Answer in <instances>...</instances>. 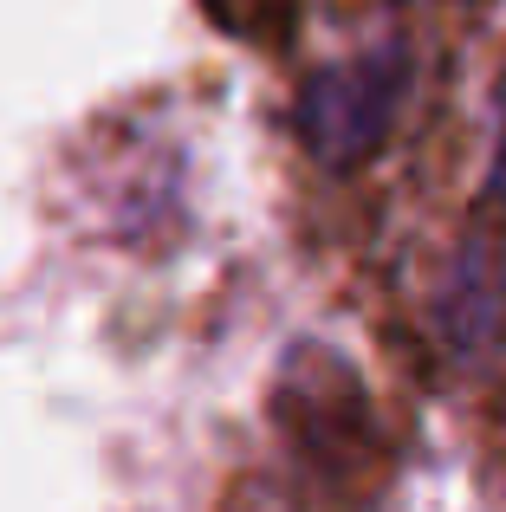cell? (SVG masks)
<instances>
[{
	"instance_id": "cell-1",
	"label": "cell",
	"mask_w": 506,
	"mask_h": 512,
	"mask_svg": "<svg viewBox=\"0 0 506 512\" xmlns=\"http://www.w3.org/2000/svg\"><path fill=\"white\" fill-rule=\"evenodd\" d=\"M273 428L286 454L331 493L338 506H357L390 480V441L377 428L357 370L325 344H299L273 383Z\"/></svg>"
},
{
	"instance_id": "cell-2",
	"label": "cell",
	"mask_w": 506,
	"mask_h": 512,
	"mask_svg": "<svg viewBox=\"0 0 506 512\" xmlns=\"http://www.w3.org/2000/svg\"><path fill=\"white\" fill-rule=\"evenodd\" d=\"M409 98V46H370L305 72L292 124L318 169H364L390 143Z\"/></svg>"
},
{
	"instance_id": "cell-3",
	"label": "cell",
	"mask_w": 506,
	"mask_h": 512,
	"mask_svg": "<svg viewBox=\"0 0 506 512\" xmlns=\"http://www.w3.org/2000/svg\"><path fill=\"white\" fill-rule=\"evenodd\" d=\"M429 338L455 370H487L506 357V221L474 214L429 305Z\"/></svg>"
},
{
	"instance_id": "cell-4",
	"label": "cell",
	"mask_w": 506,
	"mask_h": 512,
	"mask_svg": "<svg viewBox=\"0 0 506 512\" xmlns=\"http://www.w3.org/2000/svg\"><path fill=\"white\" fill-rule=\"evenodd\" d=\"M202 13L247 46H279L299 20V0H202Z\"/></svg>"
},
{
	"instance_id": "cell-5",
	"label": "cell",
	"mask_w": 506,
	"mask_h": 512,
	"mask_svg": "<svg viewBox=\"0 0 506 512\" xmlns=\"http://www.w3.org/2000/svg\"><path fill=\"white\" fill-rule=\"evenodd\" d=\"M494 221H506V91H500V130H494V169H487V201Z\"/></svg>"
}]
</instances>
